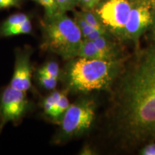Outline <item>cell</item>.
I'll list each match as a JSON object with an SVG mask.
<instances>
[{
    "label": "cell",
    "mask_w": 155,
    "mask_h": 155,
    "mask_svg": "<svg viewBox=\"0 0 155 155\" xmlns=\"http://www.w3.org/2000/svg\"><path fill=\"white\" fill-rule=\"evenodd\" d=\"M111 90V134L124 149L155 139V39L126 58Z\"/></svg>",
    "instance_id": "6da1fadb"
},
{
    "label": "cell",
    "mask_w": 155,
    "mask_h": 155,
    "mask_svg": "<svg viewBox=\"0 0 155 155\" xmlns=\"http://www.w3.org/2000/svg\"><path fill=\"white\" fill-rule=\"evenodd\" d=\"M125 58L106 61L76 57L70 60L66 73L69 88L81 93L110 89Z\"/></svg>",
    "instance_id": "7a4b0ae2"
},
{
    "label": "cell",
    "mask_w": 155,
    "mask_h": 155,
    "mask_svg": "<svg viewBox=\"0 0 155 155\" xmlns=\"http://www.w3.org/2000/svg\"><path fill=\"white\" fill-rule=\"evenodd\" d=\"M43 42L42 48L70 61L78 57L83 36L75 20L65 12L58 11L46 16L42 22Z\"/></svg>",
    "instance_id": "3957f363"
},
{
    "label": "cell",
    "mask_w": 155,
    "mask_h": 155,
    "mask_svg": "<svg viewBox=\"0 0 155 155\" xmlns=\"http://www.w3.org/2000/svg\"><path fill=\"white\" fill-rule=\"evenodd\" d=\"M95 111L96 104L92 99L84 98L70 105L62 119L56 142L69 140L90 129L95 119Z\"/></svg>",
    "instance_id": "277c9868"
},
{
    "label": "cell",
    "mask_w": 155,
    "mask_h": 155,
    "mask_svg": "<svg viewBox=\"0 0 155 155\" xmlns=\"http://www.w3.org/2000/svg\"><path fill=\"white\" fill-rule=\"evenodd\" d=\"M131 9V3L129 0H107L97 9L96 15L106 29L108 28L119 40H124Z\"/></svg>",
    "instance_id": "5b68a950"
},
{
    "label": "cell",
    "mask_w": 155,
    "mask_h": 155,
    "mask_svg": "<svg viewBox=\"0 0 155 155\" xmlns=\"http://www.w3.org/2000/svg\"><path fill=\"white\" fill-rule=\"evenodd\" d=\"M152 15L150 0H139L132 5L124 33V40H129L139 47L142 34L152 25Z\"/></svg>",
    "instance_id": "8992f818"
},
{
    "label": "cell",
    "mask_w": 155,
    "mask_h": 155,
    "mask_svg": "<svg viewBox=\"0 0 155 155\" xmlns=\"http://www.w3.org/2000/svg\"><path fill=\"white\" fill-rule=\"evenodd\" d=\"M28 107L26 92L10 86L4 91L0 100V131L9 121L21 118Z\"/></svg>",
    "instance_id": "52a82bcc"
},
{
    "label": "cell",
    "mask_w": 155,
    "mask_h": 155,
    "mask_svg": "<svg viewBox=\"0 0 155 155\" xmlns=\"http://www.w3.org/2000/svg\"><path fill=\"white\" fill-rule=\"evenodd\" d=\"M30 58L28 50H16L15 71L10 83L11 87L25 92L31 87L32 69Z\"/></svg>",
    "instance_id": "ba28073f"
},
{
    "label": "cell",
    "mask_w": 155,
    "mask_h": 155,
    "mask_svg": "<svg viewBox=\"0 0 155 155\" xmlns=\"http://www.w3.org/2000/svg\"><path fill=\"white\" fill-rule=\"evenodd\" d=\"M93 41L106 61H113L122 58L117 44L111 40L109 34L101 35L93 40Z\"/></svg>",
    "instance_id": "9c48e42d"
},
{
    "label": "cell",
    "mask_w": 155,
    "mask_h": 155,
    "mask_svg": "<svg viewBox=\"0 0 155 155\" xmlns=\"http://www.w3.org/2000/svg\"><path fill=\"white\" fill-rule=\"evenodd\" d=\"M75 22H76L78 26L80 28L81 33H82L83 39L93 40L101 35H103L108 34V32L97 30V29L91 26L90 25H88L79 12H77L75 15Z\"/></svg>",
    "instance_id": "30bf717a"
},
{
    "label": "cell",
    "mask_w": 155,
    "mask_h": 155,
    "mask_svg": "<svg viewBox=\"0 0 155 155\" xmlns=\"http://www.w3.org/2000/svg\"><path fill=\"white\" fill-rule=\"evenodd\" d=\"M78 57L86 58V59L105 60L104 55L96 47L93 40L83 39Z\"/></svg>",
    "instance_id": "8fae6325"
},
{
    "label": "cell",
    "mask_w": 155,
    "mask_h": 155,
    "mask_svg": "<svg viewBox=\"0 0 155 155\" xmlns=\"http://www.w3.org/2000/svg\"><path fill=\"white\" fill-rule=\"evenodd\" d=\"M32 31L30 19L19 24L12 25L9 28L0 29V37H11L22 34H29Z\"/></svg>",
    "instance_id": "7c38bea8"
},
{
    "label": "cell",
    "mask_w": 155,
    "mask_h": 155,
    "mask_svg": "<svg viewBox=\"0 0 155 155\" xmlns=\"http://www.w3.org/2000/svg\"><path fill=\"white\" fill-rule=\"evenodd\" d=\"M79 13L83 17V18L86 21V22L88 25H90L91 26H92L93 28H96L97 30L108 32L107 30L105 28V27L104 26V25L100 21V19H98V16L95 15L94 13H93L91 11V9H84L82 12Z\"/></svg>",
    "instance_id": "4fadbf2b"
},
{
    "label": "cell",
    "mask_w": 155,
    "mask_h": 155,
    "mask_svg": "<svg viewBox=\"0 0 155 155\" xmlns=\"http://www.w3.org/2000/svg\"><path fill=\"white\" fill-rule=\"evenodd\" d=\"M61 94L62 92L54 91L44 100L42 107H43L44 112L46 115L49 116L52 118L55 104L60 98V97H61Z\"/></svg>",
    "instance_id": "5bb4252c"
},
{
    "label": "cell",
    "mask_w": 155,
    "mask_h": 155,
    "mask_svg": "<svg viewBox=\"0 0 155 155\" xmlns=\"http://www.w3.org/2000/svg\"><path fill=\"white\" fill-rule=\"evenodd\" d=\"M69 106V101L68 99L66 93L62 92L61 97L55 104L52 118L54 119H58L62 114L65 113Z\"/></svg>",
    "instance_id": "9a60e30c"
},
{
    "label": "cell",
    "mask_w": 155,
    "mask_h": 155,
    "mask_svg": "<svg viewBox=\"0 0 155 155\" xmlns=\"http://www.w3.org/2000/svg\"><path fill=\"white\" fill-rule=\"evenodd\" d=\"M60 73H61V71H60L58 64L53 61L48 62V63L45 64L40 69H39L38 71V73L50 75V76L58 79L59 78Z\"/></svg>",
    "instance_id": "2e32d148"
},
{
    "label": "cell",
    "mask_w": 155,
    "mask_h": 155,
    "mask_svg": "<svg viewBox=\"0 0 155 155\" xmlns=\"http://www.w3.org/2000/svg\"><path fill=\"white\" fill-rule=\"evenodd\" d=\"M30 19L28 15L23 14V13H19V14H15L9 17L0 26V29H4L9 28V27L12 26V25L19 24L25 21L28 20Z\"/></svg>",
    "instance_id": "e0dca14e"
},
{
    "label": "cell",
    "mask_w": 155,
    "mask_h": 155,
    "mask_svg": "<svg viewBox=\"0 0 155 155\" xmlns=\"http://www.w3.org/2000/svg\"><path fill=\"white\" fill-rule=\"evenodd\" d=\"M38 79L39 81V83L45 88L48 89V90H53L57 86L58 78L51 77L50 75L38 73Z\"/></svg>",
    "instance_id": "ac0fdd59"
},
{
    "label": "cell",
    "mask_w": 155,
    "mask_h": 155,
    "mask_svg": "<svg viewBox=\"0 0 155 155\" xmlns=\"http://www.w3.org/2000/svg\"><path fill=\"white\" fill-rule=\"evenodd\" d=\"M58 11L66 12L71 10L79 3V0H56Z\"/></svg>",
    "instance_id": "d6986e66"
},
{
    "label": "cell",
    "mask_w": 155,
    "mask_h": 155,
    "mask_svg": "<svg viewBox=\"0 0 155 155\" xmlns=\"http://www.w3.org/2000/svg\"><path fill=\"white\" fill-rule=\"evenodd\" d=\"M40 4L45 9L46 16H51L58 12V6L51 2V0H34Z\"/></svg>",
    "instance_id": "ffe728a7"
},
{
    "label": "cell",
    "mask_w": 155,
    "mask_h": 155,
    "mask_svg": "<svg viewBox=\"0 0 155 155\" xmlns=\"http://www.w3.org/2000/svg\"><path fill=\"white\" fill-rule=\"evenodd\" d=\"M140 154L142 155H155V143H148L141 149Z\"/></svg>",
    "instance_id": "44dd1931"
},
{
    "label": "cell",
    "mask_w": 155,
    "mask_h": 155,
    "mask_svg": "<svg viewBox=\"0 0 155 155\" xmlns=\"http://www.w3.org/2000/svg\"><path fill=\"white\" fill-rule=\"evenodd\" d=\"M101 1V0H79V3H81L84 9H91L94 8Z\"/></svg>",
    "instance_id": "7402d4cb"
},
{
    "label": "cell",
    "mask_w": 155,
    "mask_h": 155,
    "mask_svg": "<svg viewBox=\"0 0 155 155\" xmlns=\"http://www.w3.org/2000/svg\"><path fill=\"white\" fill-rule=\"evenodd\" d=\"M151 4V10H152V28H153V33L154 35L155 39V0H150Z\"/></svg>",
    "instance_id": "603a6c76"
},
{
    "label": "cell",
    "mask_w": 155,
    "mask_h": 155,
    "mask_svg": "<svg viewBox=\"0 0 155 155\" xmlns=\"http://www.w3.org/2000/svg\"><path fill=\"white\" fill-rule=\"evenodd\" d=\"M5 2L8 8L11 7H19L21 5V0H5Z\"/></svg>",
    "instance_id": "cb8c5ba5"
},
{
    "label": "cell",
    "mask_w": 155,
    "mask_h": 155,
    "mask_svg": "<svg viewBox=\"0 0 155 155\" xmlns=\"http://www.w3.org/2000/svg\"><path fill=\"white\" fill-rule=\"evenodd\" d=\"M8 8L7 4L5 2V0H0V9H7Z\"/></svg>",
    "instance_id": "d4e9b609"
}]
</instances>
